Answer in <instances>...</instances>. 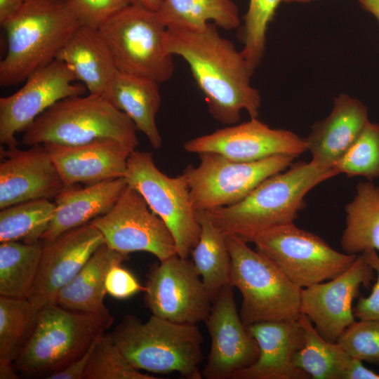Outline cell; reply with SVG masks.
<instances>
[{
    "label": "cell",
    "mask_w": 379,
    "mask_h": 379,
    "mask_svg": "<svg viewBox=\"0 0 379 379\" xmlns=\"http://www.w3.org/2000/svg\"><path fill=\"white\" fill-rule=\"evenodd\" d=\"M39 312L27 298L0 297V360L15 362L27 343Z\"/></svg>",
    "instance_id": "d6a6232c"
},
{
    "label": "cell",
    "mask_w": 379,
    "mask_h": 379,
    "mask_svg": "<svg viewBox=\"0 0 379 379\" xmlns=\"http://www.w3.org/2000/svg\"><path fill=\"white\" fill-rule=\"evenodd\" d=\"M374 270L364 255H357L353 263L335 277L301 288L300 314L307 316L319 334L330 342H337L356 320L353 301L360 288H368Z\"/></svg>",
    "instance_id": "9a60e30c"
},
{
    "label": "cell",
    "mask_w": 379,
    "mask_h": 379,
    "mask_svg": "<svg viewBox=\"0 0 379 379\" xmlns=\"http://www.w3.org/2000/svg\"><path fill=\"white\" fill-rule=\"evenodd\" d=\"M337 175L333 168L312 161L294 163L262 181L241 201L206 213L225 234L253 243L263 232L293 222L305 206L306 194Z\"/></svg>",
    "instance_id": "7a4b0ae2"
},
{
    "label": "cell",
    "mask_w": 379,
    "mask_h": 379,
    "mask_svg": "<svg viewBox=\"0 0 379 379\" xmlns=\"http://www.w3.org/2000/svg\"><path fill=\"white\" fill-rule=\"evenodd\" d=\"M156 12L167 29L201 31L212 20L230 30L240 23L237 6L231 0H162Z\"/></svg>",
    "instance_id": "83f0119b"
},
{
    "label": "cell",
    "mask_w": 379,
    "mask_h": 379,
    "mask_svg": "<svg viewBox=\"0 0 379 379\" xmlns=\"http://www.w3.org/2000/svg\"><path fill=\"white\" fill-rule=\"evenodd\" d=\"M226 239L231 256L230 284L241 294L239 314L245 326L297 319L301 288L247 243L230 235Z\"/></svg>",
    "instance_id": "52a82bcc"
},
{
    "label": "cell",
    "mask_w": 379,
    "mask_h": 379,
    "mask_svg": "<svg viewBox=\"0 0 379 379\" xmlns=\"http://www.w3.org/2000/svg\"><path fill=\"white\" fill-rule=\"evenodd\" d=\"M217 27L209 22L201 31L167 29L166 50L187 62L215 120L234 125L243 110L251 118H258L261 96L251 84L253 72L241 52L222 37Z\"/></svg>",
    "instance_id": "6da1fadb"
},
{
    "label": "cell",
    "mask_w": 379,
    "mask_h": 379,
    "mask_svg": "<svg viewBox=\"0 0 379 379\" xmlns=\"http://www.w3.org/2000/svg\"><path fill=\"white\" fill-rule=\"evenodd\" d=\"M14 362L0 360V378L1 379H17L19 375L17 374L14 365Z\"/></svg>",
    "instance_id": "7bdbcfd3"
},
{
    "label": "cell",
    "mask_w": 379,
    "mask_h": 379,
    "mask_svg": "<svg viewBox=\"0 0 379 379\" xmlns=\"http://www.w3.org/2000/svg\"><path fill=\"white\" fill-rule=\"evenodd\" d=\"M43 243L4 241L0 244V294L27 298L36 279Z\"/></svg>",
    "instance_id": "4dcf8cb0"
},
{
    "label": "cell",
    "mask_w": 379,
    "mask_h": 379,
    "mask_svg": "<svg viewBox=\"0 0 379 379\" xmlns=\"http://www.w3.org/2000/svg\"><path fill=\"white\" fill-rule=\"evenodd\" d=\"M89 223L102 233L108 247L119 253L145 251L159 261L178 255L168 227L128 185L108 213Z\"/></svg>",
    "instance_id": "7c38bea8"
},
{
    "label": "cell",
    "mask_w": 379,
    "mask_h": 379,
    "mask_svg": "<svg viewBox=\"0 0 379 379\" xmlns=\"http://www.w3.org/2000/svg\"><path fill=\"white\" fill-rule=\"evenodd\" d=\"M102 96L131 119L154 149L161 147L156 124L161 102L157 82L118 70Z\"/></svg>",
    "instance_id": "cb8c5ba5"
},
{
    "label": "cell",
    "mask_w": 379,
    "mask_h": 379,
    "mask_svg": "<svg viewBox=\"0 0 379 379\" xmlns=\"http://www.w3.org/2000/svg\"><path fill=\"white\" fill-rule=\"evenodd\" d=\"M305 334L302 347L295 357V366L314 379H346L355 358L337 342H330L317 331L311 320L300 314Z\"/></svg>",
    "instance_id": "f546056e"
},
{
    "label": "cell",
    "mask_w": 379,
    "mask_h": 379,
    "mask_svg": "<svg viewBox=\"0 0 379 379\" xmlns=\"http://www.w3.org/2000/svg\"><path fill=\"white\" fill-rule=\"evenodd\" d=\"M131 119L103 96L88 94L65 98L48 108L24 131L27 146L55 143L77 145L113 139L134 151L139 145Z\"/></svg>",
    "instance_id": "5b68a950"
},
{
    "label": "cell",
    "mask_w": 379,
    "mask_h": 379,
    "mask_svg": "<svg viewBox=\"0 0 379 379\" xmlns=\"http://www.w3.org/2000/svg\"><path fill=\"white\" fill-rule=\"evenodd\" d=\"M146 8L157 11L159 8L162 0H136Z\"/></svg>",
    "instance_id": "f6af8a7d"
},
{
    "label": "cell",
    "mask_w": 379,
    "mask_h": 379,
    "mask_svg": "<svg viewBox=\"0 0 379 379\" xmlns=\"http://www.w3.org/2000/svg\"><path fill=\"white\" fill-rule=\"evenodd\" d=\"M27 0H0V25L3 26L22 8Z\"/></svg>",
    "instance_id": "b9f144b4"
},
{
    "label": "cell",
    "mask_w": 379,
    "mask_h": 379,
    "mask_svg": "<svg viewBox=\"0 0 379 379\" xmlns=\"http://www.w3.org/2000/svg\"><path fill=\"white\" fill-rule=\"evenodd\" d=\"M345 227L340 239L344 253L359 255L379 250V186L360 182L345 207Z\"/></svg>",
    "instance_id": "4316f807"
},
{
    "label": "cell",
    "mask_w": 379,
    "mask_h": 379,
    "mask_svg": "<svg viewBox=\"0 0 379 379\" xmlns=\"http://www.w3.org/2000/svg\"><path fill=\"white\" fill-rule=\"evenodd\" d=\"M105 287L107 293L117 299H127L135 294L145 291L135 276L121 266L113 265L107 273Z\"/></svg>",
    "instance_id": "ab89813d"
},
{
    "label": "cell",
    "mask_w": 379,
    "mask_h": 379,
    "mask_svg": "<svg viewBox=\"0 0 379 379\" xmlns=\"http://www.w3.org/2000/svg\"><path fill=\"white\" fill-rule=\"evenodd\" d=\"M311 0H282V1H284V2H287V3H289V2H307V1H310Z\"/></svg>",
    "instance_id": "bcb514c9"
},
{
    "label": "cell",
    "mask_w": 379,
    "mask_h": 379,
    "mask_svg": "<svg viewBox=\"0 0 379 379\" xmlns=\"http://www.w3.org/2000/svg\"><path fill=\"white\" fill-rule=\"evenodd\" d=\"M132 366L111 334L101 335L92 350L83 379H157Z\"/></svg>",
    "instance_id": "e575fe53"
},
{
    "label": "cell",
    "mask_w": 379,
    "mask_h": 379,
    "mask_svg": "<svg viewBox=\"0 0 379 379\" xmlns=\"http://www.w3.org/2000/svg\"><path fill=\"white\" fill-rule=\"evenodd\" d=\"M88 94L102 96L119 70L98 29L81 25L59 53Z\"/></svg>",
    "instance_id": "d4e9b609"
},
{
    "label": "cell",
    "mask_w": 379,
    "mask_h": 379,
    "mask_svg": "<svg viewBox=\"0 0 379 379\" xmlns=\"http://www.w3.org/2000/svg\"><path fill=\"white\" fill-rule=\"evenodd\" d=\"M282 0H250L244 16V47L241 51L253 72L260 63L265 49L266 32Z\"/></svg>",
    "instance_id": "d590c367"
},
{
    "label": "cell",
    "mask_w": 379,
    "mask_h": 379,
    "mask_svg": "<svg viewBox=\"0 0 379 379\" xmlns=\"http://www.w3.org/2000/svg\"><path fill=\"white\" fill-rule=\"evenodd\" d=\"M369 265L376 273V280L370 295L360 297L353 307V314L358 320L379 321V255L377 251L371 250L361 253Z\"/></svg>",
    "instance_id": "f35d334b"
},
{
    "label": "cell",
    "mask_w": 379,
    "mask_h": 379,
    "mask_svg": "<svg viewBox=\"0 0 379 379\" xmlns=\"http://www.w3.org/2000/svg\"><path fill=\"white\" fill-rule=\"evenodd\" d=\"M100 337V336H99ZM98 337V338H99ZM96 338L79 358L73 361L63 369L48 375V379H83Z\"/></svg>",
    "instance_id": "60d3db41"
},
{
    "label": "cell",
    "mask_w": 379,
    "mask_h": 379,
    "mask_svg": "<svg viewBox=\"0 0 379 379\" xmlns=\"http://www.w3.org/2000/svg\"><path fill=\"white\" fill-rule=\"evenodd\" d=\"M65 187L86 185L124 177L131 151L113 139H98L77 145L46 143Z\"/></svg>",
    "instance_id": "ffe728a7"
},
{
    "label": "cell",
    "mask_w": 379,
    "mask_h": 379,
    "mask_svg": "<svg viewBox=\"0 0 379 379\" xmlns=\"http://www.w3.org/2000/svg\"><path fill=\"white\" fill-rule=\"evenodd\" d=\"M368 121L366 105L340 93L334 98L331 113L314 123L304 138L306 149L312 154L311 161L322 167L333 168Z\"/></svg>",
    "instance_id": "7402d4cb"
},
{
    "label": "cell",
    "mask_w": 379,
    "mask_h": 379,
    "mask_svg": "<svg viewBox=\"0 0 379 379\" xmlns=\"http://www.w3.org/2000/svg\"><path fill=\"white\" fill-rule=\"evenodd\" d=\"M0 164V208L35 199L55 198L64 183L44 145L4 151Z\"/></svg>",
    "instance_id": "d6986e66"
},
{
    "label": "cell",
    "mask_w": 379,
    "mask_h": 379,
    "mask_svg": "<svg viewBox=\"0 0 379 379\" xmlns=\"http://www.w3.org/2000/svg\"><path fill=\"white\" fill-rule=\"evenodd\" d=\"M246 328L258 344V357L253 364L236 372L231 379L310 378L295 364V354L305 340L298 318L258 322Z\"/></svg>",
    "instance_id": "44dd1931"
},
{
    "label": "cell",
    "mask_w": 379,
    "mask_h": 379,
    "mask_svg": "<svg viewBox=\"0 0 379 379\" xmlns=\"http://www.w3.org/2000/svg\"><path fill=\"white\" fill-rule=\"evenodd\" d=\"M83 26L99 29L116 13L136 0H68Z\"/></svg>",
    "instance_id": "74e56055"
},
{
    "label": "cell",
    "mask_w": 379,
    "mask_h": 379,
    "mask_svg": "<svg viewBox=\"0 0 379 379\" xmlns=\"http://www.w3.org/2000/svg\"><path fill=\"white\" fill-rule=\"evenodd\" d=\"M233 288L227 284L220 290L205 321L211 348L201 372L207 379H231L258 357V344L238 312Z\"/></svg>",
    "instance_id": "e0dca14e"
},
{
    "label": "cell",
    "mask_w": 379,
    "mask_h": 379,
    "mask_svg": "<svg viewBox=\"0 0 379 379\" xmlns=\"http://www.w3.org/2000/svg\"><path fill=\"white\" fill-rule=\"evenodd\" d=\"M128 183L124 177L86 187H65L54 198L55 209L42 241H51L70 230L89 223L108 213Z\"/></svg>",
    "instance_id": "603a6c76"
},
{
    "label": "cell",
    "mask_w": 379,
    "mask_h": 379,
    "mask_svg": "<svg viewBox=\"0 0 379 379\" xmlns=\"http://www.w3.org/2000/svg\"><path fill=\"white\" fill-rule=\"evenodd\" d=\"M55 209L50 199L16 204L0 211V242L37 243L47 230Z\"/></svg>",
    "instance_id": "1f68e13d"
},
{
    "label": "cell",
    "mask_w": 379,
    "mask_h": 379,
    "mask_svg": "<svg viewBox=\"0 0 379 379\" xmlns=\"http://www.w3.org/2000/svg\"><path fill=\"white\" fill-rule=\"evenodd\" d=\"M67 65L55 60L31 74L25 85L12 95L0 98V142L8 148L17 147L15 135L24 132L44 111L70 96L87 91Z\"/></svg>",
    "instance_id": "5bb4252c"
},
{
    "label": "cell",
    "mask_w": 379,
    "mask_h": 379,
    "mask_svg": "<svg viewBox=\"0 0 379 379\" xmlns=\"http://www.w3.org/2000/svg\"><path fill=\"white\" fill-rule=\"evenodd\" d=\"M333 168L348 178L361 176L368 181L378 178L379 124L368 121Z\"/></svg>",
    "instance_id": "836d02e7"
},
{
    "label": "cell",
    "mask_w": 379,
    "mask_h": 379,
    "mask_svg": "<svg viewBox=\"0 0 379 379\" xmlns=\"http://www.w3.org/2000/svg\"><path fill=\"white\" fill-rule=\"evenodd\" d=\"M253 243L256 251L271 260L300 288L335 277L357 256L335 251L321 237L294 222L269 229Z\"/></svg>",
    "instance_id": "8fae6325"
},
{
    "label": "cell",
    "mask_w": 379,
    "mask_h": 379,
    "mask_svg": "<svg viewBox=\"0 0 379 379\" xmlns=\"http://www.w3.org/2000/svg\"><path fill=\"white\" fill-rule=\"evenodd\" d=\"M105 244L91 223L70 230L51 241H43V252L34 286L27 298L34 310L55 303L59 291Z\"/></svg>",
    "instance_id": "ac0fdd59"
},
{
    "label": "cell",
    "mask_w": 379,
    "mask_h": 379,
    "mask_svg": "<svg viewBox=\"0 0 379 379\" xmlns=\"http://www.w3.org/2000/svg\"><path fill=\"white\" fill-rule=\"evenodd\" d=\"M145 302L154 316L191 324L205 322L213 304L192 260L178 255L150 270Z\"/></svg>",
    "instance_id": "4fadbf2b"
},
{
    "label": "cell",
    "mask_w": 379,
    "mask_h": 379,
    "mask_svg": "<svg viewBox=\"0 0 379 379\" xmlns=\"http://www.w3.org/2000/svg\"><path fill=\"white\" fill-rule=\"evenodd\" d=\"M81 23L68 0H27L2 27L7 52L0 85L15 86L56 60Z\"/></svg>",
    "instance_id": "3957f363"
},
{
    "label": "cell",
    "mask_w": 379,
    "mask_h": 379,
    "mask_svg": "<svg viewBox=\"0 0 379 379\" xmlns=\"http://www.w3.org/2000/svg\"><path fill=\"white\" fill-rule=\"evenodd\" d=\"M197 215L201 230L191 255L213 302L220 290L230 284L231 256L226 234L213 223L206 211H197Z\"/></svg>",
    "instance_id": "f1b7e54d"
},
{
    "label": "cell",
    "mask_w": 379,
    "mask_h": 379,
    "mask_svg": "<svg viewBox=\"0 0 379 379\" xmlns=\"http://www.w3.org/2000/svg\"><path fill=\"white\" fill-rule=\"evenodd\" d=\"M166 30L157 12L138 1L98 29L119 71L158 84L168 81L174 72L173 55L166 47Z\"/></svg>",
    "instance_id": "ba28073f"
},
{
    "label": "cell",
    "mask_w": 379,
    "mask_h": 379,
    "mask_svg": "<svg viewBox=\"0 0 379 379\" xmlns=\"http://www.w3.org/2000/svg\"><path fill=\"white\" fill-rule=\"evenodd\" d=\"M124 178L168 227L178 255L188 258L201 229L184 174L168 176L157 167L152 152L135 149L128 157Z\"/></svg>",
    "instance_id": "9c48e42d"
},
{
    "label": "cell",
    "mask_w": 379,
    "mask_h": 379,
    "mask_svg": "<svg viewBox=\"0 0 379 379\" xmlns=\"http://www.w3.org/2000/svg\"><path fill=\"white\" fill-rule=\"evenodd\" d=\"M129 364L155 373H178L187 379H201L204 336L196 326L152 315L145 322L126 315L110 333Z\"/></svg>",
    "instance_id": "277c9868"
},
{
    "label": "cell",
    "mask_w": 379,
    "mask_h": 379,
    "mask_svg": "<svg viewBox=\"0 0 379 379\" xmlns=\"http://www.w3.org/2000/svg\"><path fill=\"white\" fill-rule=\"evenodd\" d=\"M364 9L371 13L379 23V0H358Z\"/></svg>",
    "instance_id": "ee69618b"
},
{
    "label": "cell",
    "mask_w": 379,
    "mask_h": 379,
    "mask_svg": "<svg viewBox=\"0 0 379 379\" xmlns=\"http://www.w3.org/2000/svg\"><path fill=\"white\" fill-rule=\"evenodd\" d=\"M183 148L197 154L218 153L239 162L279 154L297 157L307 151L304 138L289 130L272 128L258 118L189 140Z\"/></svg>",
    "instance_id": "2e32d148"
},
{
    "label": "cell",
    "mask_w": 379,
    "mask_h": 379,
    "mask_svg": "<svg viewBox=\"0 0 379 379\" xmlns=\"http://www.w3.org/2000/svg\"><path fill=\"white\" fill-rule=\"evenodd\" d=\"M113 321L109 313H84L48 305L39 311L15 366L29 374L59 371L85 353Z\"/></svg>",
    "instance_id": "8992f818"
},
{
    "label": "cell",
    "mask_w": 379,
    "mask_h": 379,
    "mask_svg": "<svg viewBox=\"0 0 379 379\" xmlns=\"http://www.w3.org/2000/svg\"><path fill=\"white\" fill-rule=\"evenodd\" d=\"M337 343L352 357L379 366V321H355Z\"/></svg>",
    "instance_id": "8d00e7d4"
},
{
    "label": "cell",
    "mask_w": 379,
    "mask_h": 379,
    "mask_svg": "<svg viewBox=\"0 0 379 379\" xmlns=\"http://www.w3.org/2000/svg\"><path fill=\"white\" fill-rule=\"evenodd\" d=\"M128 258V254L102 244L72 281L59 291L55 303L74 312L109 314L104 304L107 273L113 265L122 264Z\"/></svg>",
    "instance_id": "484cf974"
},
{
    "label": "cell",
    "mask_w": 379,
    "mask_h": 379,
    "mask_svg": "<svg viewBox=\"0 0 379 379\" xmlns=\"http://www.w3.org/2000/svg\"><path fill=\"white\" fill-rule=\"evenodd\" d=\"M199 164L183 171L197 211L234 205L269 177L285 171L296 158L279 154L252 162L231 160L220 154H198Z\"/></svg>",
    "instance_id": "30bf717a"
}]
</instances>
